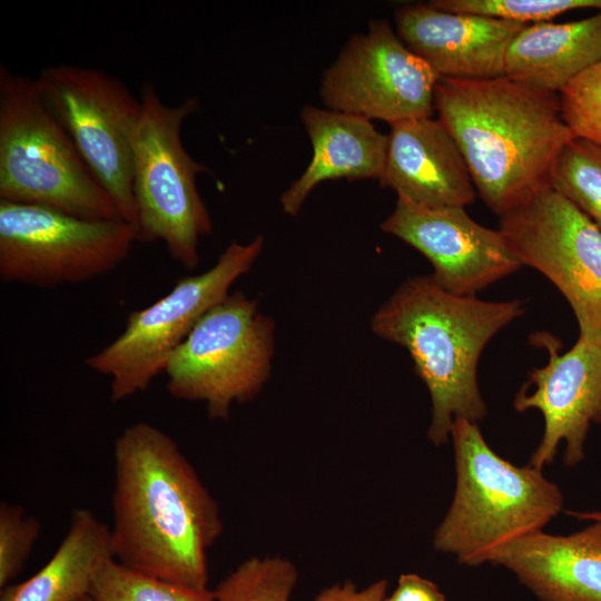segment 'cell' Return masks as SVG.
Masks as SVG:
<instances>
[{
	"label": "cell",
	"mask_w": 601,
	"mask_h": 601,
	"mask_svg": "<svg viewBox=\"0 0 601 601\" xmlns=\"http://www.w3.org/2000/svg\"><path fill=\"white\" fill-rule=\"evenodd\" d=\"M456 489L435 531L434 548L467 565L490 562L502 548L542 531L563 506L560 489L541 470L497 455L475 422L455 418Z\"/></svg>",
	"instance_id": "cell-4"
},
{
	"label": "cell",
	"mask_w": 601,
	"mask_h": 601,
	"mask_svg": "<svg viewBox=\"0 0 601 601\" xmlns=\"http://www.w3.org/2000/svg\"><path fill=\"white\" fill-rule=\"evenodd\" d=\"M141 116L134 137L132 195L138 242H162L187 269L198 265V243L213 230L196 176L209 169L184 147L181 126L199 109L190 97L168 106L150 83L141 89Z\"/></svg>",
	"instance_id": "cell-6"
},
{
	"label": "cell",
	"mask_w": 601,
	"mask_h": 601,
	"mask_svg": "<svg viewBox=\"0 0 601 601\" xmlns=\"http://www.w3.org/2000/svg\"><path fill=\"white\" fill-rule=\"evenodd\" d=\"M430 3L441 10L475 14L513 22H545L575 9L601 11V0H434Z\"/></svg>",
	"instance_id": "cell-24"
},
{
	"label": "cell",
	"mask_w": 601,
	"mask_h": 601,
	"mask_svg": "<svg viewBox=\"0 0 601 601\" xmlns=\"http://www.w3.org/2000/svg\"><path fill=\"white\" fill-rule=\"evenodd\" d=\"M274 323L244 293L228 294L207 312L169 357V394L203 402L214 420L234 403L253 400L267 382L275 348Z\"/></svg>",
	"instance_id": "cell-7"
},
{
	"label": "cell",
	"mask_w": 601,
	"mask_h": 601,
	"mask_svg": "<svg viewBox=\"0 0 601 601\" xmlns=\"http://www.w3.org/2000/svg\"><path fill=\"white\" fill-rule=\"evenodd\" d=\"M115 559L110 528L88 509L73 511L59 546L27 580L1 588L0 601H79L88 598L93 580Z\"/></svg>",
	"instance_id": "cell-20"
},
{
	"label": "cell",
	"mask_w": 601,
	"mask_h": 601,
	"mask_svg": "<svg viewBox=\"0 0 601 601\" xmlns=\"http://www.w3.org/2000/svg\"><path fill=\"white\" fill-rule=\"evenodd\" d=\"M383 186L397 199L425 208L465 207L476 197L465 158L437 118L391 125Z\"/></svg>",
	"instance_id": "cell-16"
},
{
	"label": "cell",
	"mask_w": 601,
	"mask_h": 601,
	"mask_svg": "<svg viewBox=\"0 0 601 601\" xmlns=\"http://www.w3.org/2000/svg\"><path fill=\"white\" fill-rule=\"evenodd\" d=\"M562 116L574 135L601 146V61L560 93Z\"/></svg>",
	"instance_id": "cell-25"
},
{
	"label": "cell",
	"mask_w": 601,
	"mask_h": 601,
	"mask_svg": "<svg viewBox=\"0 0 601 601\" xmlns=\"http://www.w3.org/2000/svg\"><path fill=\"white\" fill-rule=\"evenodd\" d=\"M264 247V237L234 242L206 272L178 279L151 305L131 312L124 331L86 359L92 371L110 378V398L122 401L149 387L197 323L249 272Z\"/></svg>",
	"instance_id": "cell-8"
},
{
	"label": "cell",
	"mask_w": 601,
	"mask_h": 601,
	"mask_svg": "<svg viewBox=\"0 0 601 601\" xmlns=\"http://www.w3.org/2000/svg\"><path fill=\"white\" fill-rule=\"evenodd\" d=\"M434 107L456 140L475 189L499 216L550 185L559 154L574 137L559 93L505 76L439 78Z\"/></svg>",
	"instance_id": "cell-2"
},
{
	"label": "cell",
	"mask_w": 601,
	"mask_h": 601,
	"mask_svg": "<svg viewBox=\"0 0 601 601\" xmlns=\"http://www.w3.org/2000/svg\"><path fill=\"white\" fill-rule=\"evenodd\" d=\"M381 229L423 254L445 290L475 296L522 264L500 229L472 219L464 207L425 208L397 199Z\"/></svg>",
	"instance_id": "cell-13"
},
{
	"label": "cell",
	"mask_w": 601,
	"mask_h": 601,
	"mask_svg": "<svg viewBox=\"0 0 601 601\" xmlns=\"http://www.w3.org/2000/svg\"><path fill=\"white\" fill-rule=\"evenodd\" d=\"M89 601H91L90 598H89Z\"/></svg>",
	"instance_id": "cell-31"
},
{
	"label": "cell",
	"mask_w": 601,
	"mask_h": 601,
	"mask_svg": "<svg viewBox=\"0 0 601 601\" xmlns=\"http://www.w3.org/2000/svg\"><path fill=\"white\" fill-rule=\"evenodd\" d=\"M384 601H445L436 584L417 574H402L395 590Z\"/></svg>",
	"instance_id": "cell-28"
},
{
	"label": "cell",
	"mask_w": 601,
	"mask_h": 601,
	"mask_svg": "<svg viewBox=\"0 0 601 601\" xmlns=\"http://www.w3.org/2000/svg\"><path fill=\"white\" fill-rule=\"evenodd\" d=\"M302 121L313 146L312 160L282 195L283 210L296 215L311 191L327 179H383L388 136L370 119L332 109L306 106Z\"/></svg>",
	"instance_id": "cell-18"
},
{
	"label": "cell",
	"mask_w": 601,
	"mask_h": 601,
	"mask_svg": "<svg viewBox=\"0 0 601 601\" xmlns=\"http://www.w3.org/2000/svg\"><path fill=\"white\" fill-rule=\"evenodd\" d=\"M297 581L295 565L279 556L245 560L213 591L215 601H288Z\"/></svg>",
	"instance_id": "cell-23"
},
{
	"label": "cell",
	"mask_w": 601,
	"mask_h": 601,
	"mask_svg": "<svg viewBox=\"0 0 601 601\" xmlns=\"http://www.w3.org/2000/svg\"><path fill=\"white\" fill-rule=\"evenodd\" d=\"M396 33L440 78L485 80L504 77L509 46L528 26L456 13L428 3L405 4L395 12Z\"/></svg>",
	"instance_id": "cell-15"
},
{
	"label": "cell",
	"mask_w": 601,
	"mask_h": 601,
	"mask_svg": "<svg viewBox=\"0 0 601 601\" xmlns=\"http://www.w3.org/2000/svg\"><path fill=\"white\" fill-rule=\"evenodd\" d=\"M111 545L122 565L206 589L207 552L223 532L219 505L175 440L147 422L115 440Z\"/></svg>",
	"instance_id": "cell-1"
},
{
	"label": "cell",
	"mask_w": 601,
	"mask_h": 601,
	"mask_svg": "<svg viewBox=\"0 0 601 601\" xmlns=\"http://www.w3.org/2000/svg\"><path fill=\"white\" fill-rule=\"evenodd\" d=\"M490 562L514 572L542 601H601V521L569 535L536 532Z\"/></svg>",
	"instance_id": "cell-17"
},
{
	"label": "cell",
	"mask_w": 601,
	"mask_h": 601,
	"mask_svg": "<svg viewBox=\"0 0 601 601\" xmlns=\"http://www.w3.org/2000/svg\"><path fill=\"white\" fill-rule=\"evenodd\" d=\"M524 313L520 299L483 300L450 293L430 275L405 280L371 321L380 337L405 347L432 401L428 439L445 443L455 418L486 413L477 383L484 347Z\"/></svg>",
	"instance_id": "cell-3"
},
{
	"label": "cell",
	"mask_w": 601,
	"mask_h": 601,
	"mask_svg": "<svg viewBox=\"0 0 601 601\" xmlns=\"http://www.w3.org/2000/svg\"><path fill=\"white\" fill-rule=\"evenodd\" d=\"M79 601H89V597L88 598H85V599H81Z\"/></svg>",
	"instance_id": "cell-30"
},
{
	"label": "cell",
	"mask_w": 601,
	"mask_h": 601,
	"mask_svg": "<svg viewBox=\"0 0 601 601\" xmlns=\"http://www.w3.org/2000/svg\"><path fill=\"white\" fill-rule=\"evenodd\" d=\"M499 229L522 266L564 296L580 335L601 341V230L550 185L500 216Z\"/></svg>",
	"instance_id": "cell-11"
},
{
	"label": "cell",
	"mask_w": 601,
	"mask_h": 601,
	"mask_svg": "<svg viewBox=\"0 0 601 601\" xmlns=\"http://www.w3.org/2000/svg\"><path fill=\"white\" fill-rule=\"evenodd\" d=\"M386 590V580H378L364 589H357L354 583L345 582L323 589L314 601H384Z\"/></svg>",
	"instance_id": "cell-27"
},
{
	"label": "cell",
	"mask_w": 601,
	"mask_h": 601,
	"mask_svg": "<svg viewBox=\"0 0 601 601\" xmlns=\"http://www.w3.org/2000/svg\"><path fill=\"white\" fill-rule=\"evenodd\" d=\"M32 80L121 218L135 227L134 137L141 100L120 79L91 67L48 66Z\"/></svg>",
	"instance_id": "cell-9"
},
{
	"label": "cell",
	"mask_w": 601,
	"mask_h": 601,
	"mask_svg": "<svg viewBox=\"0 0 601 601\" xmlns=\"http://www.w3.org/2000/svg\"><path fill=\"white\" fill-rule=\"evenodd\" d=\"M439 78L386 20H375L325 71L321 97L332 110L392 125L431 117Z\"/></svg>",
	"instance_id": "cell-12"
},
{
	"label": "cell",
	"mask_w": 601,
	"mask_h": 601,
	"mask_svg": "<svg viewBox=\"0 0 601 601\" xmlns=\"http://www.w3.org/2000/svg\"><path fill=\"white\" fill-rule=\"evenodd\" d=\"M138 242L122 220H93L0 200V278L40 288L78 284L117 268Z\"/></svg>",
	"instance_id": "cell-10"
},
{
	"label": "cell",
	"mask_w": 601,
	"mask_h": 601,
	"mask_svg": "<svg viewBox=\"0 0 601 601\" xmlns=\"http://www.w3.org/2000/svg\"><path fill=\"white\" fill-rule=\"evenodd\" d=\"M549 184L601 230V146L573 137L559 154Z\"/></svg>",
	"instance_id": "cell-21"
},
{
	"label": "cell",
	"mask_w": 601,
	"mask_h": 601,
	"mask_svg": "<svg viewBox=\"0 0 601 601\" xmlns=\"http://www.w3.org/2000/svg\"><path fill=\"white\" fill-rule=\"evenodd\" d=\"M91 601H215L208 588L196 589L129 569L115 559L97 573Z\"/></svg>",
	"instance_id": "cell-22"
},
{
	"label": "cell",
	"mask_w": 601,
	"mask_h": 601,
	"mask_svg": "<svg viewBox=\"0 0 601 601\" xmlns=\"http://www.w3.org/2000/svg\"><path fill=\"white\" fill-rule=\"evenodd\" d=\"M39 521L20 505L0 504V587L8 585L22 569L40 534Z\"/></svg>",
	"instance_id": "cell-26"
},
{
	"label": "cell",
	"mask_w": 601,
	"mask_h": 601,
	"mask_svg": "<svg viewBox=\"0 0 601 601\" xmlns=\"http://www.w3.org/2000/svg\"><path fill=\"white\" fill-rule=\"evenodd\" d=\"M568 513L582 520L601 521V512H587V513L568 512Z\"/></svg>",
	"instance_id": "cell-29"
},
{
	"label": "cell",
	"mask_w": 601,
	"mask_h": 601,
	"mask_svg": "<svg viewBox=\"0 0 601 601\" xmlns=\"http://www.w3.org/2000/svg\"><path fill=\"white\" fill-rule=\"evenodd\" d=\"M536 343L549 353L548 363L529 373L528 385L515 396L519 412L539 410L544 431L530 465L542 470L553 461L560 442L565 443L564 462L583 459V444L591 423L601 422V341L579 334L575 344L559 353L560 343L550 334H539Z\"/></svg>",
	"instance_id": "cell-14"
},
{
	"label": "cell",
	"mask_w": 601,
	"mask_h": 601,
	"mask_svg": "<svg viewBox=\"0 0 601 601\" xmlns=\"http://www.w3.org/2000/svg\"><path fill=\"white\" fill-rule=\"evenodd\" d=\"M601 61V11L564 23L526 26L508 48L504 76L561 93L578 76Z\"/></svg>",
	"instance_id": "cell-19"
},
{
	"label": "cell",
	"mask_w": 601,
	"mask_h": 601,
	"mask_svg": "<svg viewBox=\"0 0 601 601\" xmlns=\"http://www.w3.org/2000/svg\"><path fill=\"white\" fill-rule=\"evenodd\" d=\"M0 200L93 220L122 219L33 80L0 66ZM124 220V219H122Z\"/></svg>",
	"instance_id": "cell-5"
}]
</instances>
